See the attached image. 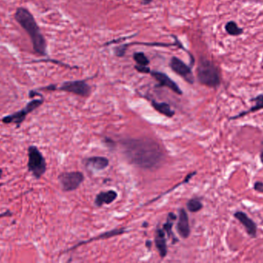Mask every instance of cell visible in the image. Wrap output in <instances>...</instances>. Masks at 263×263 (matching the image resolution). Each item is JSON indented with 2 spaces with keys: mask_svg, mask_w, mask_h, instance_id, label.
Returning a JSON list of instances; mask_svg holds the SVG:
<instances>
[{
  "mask_svg": "<svg viewBox=\"0 0 263 263\" xmlns=\"http://www.w3.org/2000/svg\"><path fill=\"white\" fill-rule=\"evenodd\" d=\"M122 148L129 162L142 169H156L165 159L161 145L149 138L124 140Z\"/></svg>",
  "mask_w": 263,
  "mask_h": 263,
  "instance_id": "obj_1",
  "label": "cell"
},
{
  "mask_svg": "<svg viewBox=\"0 0 263 263\" xmlns=\"http://www.w3.org/2000/svg\"><path fill=\"white\" fill-rule=\"evenodd\" d=\"M14 18L30 37L34 52L39 56H46V40L31 12L20 6L16 9Z\"/></svg>",
  "mask_w": 263,
  "mask_h": 263,
  "instance_id": "obj_2",
  "label": "cell"
},
{
  "mask_svg": "<svg viewBox=\"0 0 263 263\" xmlns=\"http://www.w3.org/2000/svg\"><path fill=\"white\" fill-rule=\"evenodd\" d=\"M197 78L199 83L210 88H217L221 84L220 71L213 62L201 58L197 66Z\"/></svg>",
  "mask_w": 263,
  "mask_h": 263,
  "instance_id": "obj_3",
  "label": "cell"
},
{
  "mask_svg": "<svg viewBox=\"0 0 263 263\" xmlns=\"http://www.w3.org/2000/svg\"><path fill=\"white\" fill-rule=\"evenodd\" d=\"M28 170L36 179L44 176L47 170L46 161L42 152L35 145L28 148Z\"/></svg>",
  "mask_w": 263,
  "mask_h": 263,
  "instance_id": "obj_4",
  "label": "cell"
},
{
  "mask_svg": "<svg viewBox=\"0 0 263 263\" xmlns=\"http://www.w3.org/2000/svg\"><path fill=\"white\" fill-rule=\"evenodd\" d=\"M44 98L32 100L23 109L2 117V122L5 124H16V127H19L21 124L24 122L28 114H30L32 112L39 108L44 104Z\"/></svg>",
  "mask_w": 263,
  "mask_h": 263,
  "instance_id": "obj_5",
  "label": "cell"
},
{
  "mask_svg": "<svg viewBox=\"0 0 263 263\" xmlns=\"http://www.w3.org/2000/svg\"><path fill=\"white\" fill-rule=\"evenodd\" d=\"M58 180L63 192H73L83 183L84 175L80 171L62 172L59 174Z\"/></svg>",
  "mask_w": 263,
  "mask_h": 263,
  "instance_id": "obj_6",
  "label": "cell"
},
{
  "mask_svg": "<svg viewBox=\"0 0 263 263\" xmlns=\"http://www.w3.org/2000/svg\"><path fill=\"white\" fill-rule=\"evenodd\" d=\"M59 91L71 93L80 97H88L91 92L89 85L84 80H74L63 83L59 87Z\"/></svg>",
  "mask_w": 263,
  "mask_h": 263,
  "instance_id": "obj_7",
  "label": "cell"
},
{
  "mask_svg": "<svg viewBox=\"0 0 263 263\" xmlns=\"http://www.w3.org/2000/svg\"><path fill=\"white\" fill-rule=\"evenodd\" d=\"M170 66L173 71L180 77H182L186 82L190 84H193L194 77L192 70L182 60L175 56H173L170 60Z\"/></svg>",
  "mask_w": 263,
  "mask_h": 263,
  "instance_id": "obj_8",
  "label": "cell"
},
{
  "mask_svg": "<svg viewBox=\"0 0 263 263\" xmlns=\"http://www.w3.org/2000/svg\"><path fill=\"white\" fill-rule=\"evenodd\" d=\"M233 216L244 226L246 232L250 237L256 238L257 236V225L252 218L248 216L246 213L242 211H235L233 214Z\"/></svg>",
  "mask_w": 263,
  "mask_h": 263,
  "instance_id": "obj_9",
  "label": "cell"
},
{
  "mask_svg": "<svg viewBox=\"0 0 263 263\" xmlns=\"http://www.w3.org/2000/svg\"><path fill=\"white\" fill-rule=\"evenodd\" d=\"M149 73L159 82V87H167L175 94L182 95V90L180 89L179 87L170 77L166 75V73L159 71H150Z\"/></svg>",
  "mask_w": 263,
  "mask_h": 263,
  "instance_id": "obj_10",
  "label": "cell"
},
{
  "mask_svg": "<svg viewBox=\"0 0 263 263\" xmlns=\"http://www.w3.org/2000/svg\"><path fill=\"white\" fill-rule=\"evenodd\" d=\"M176 229L178 233L183 239H188L191 233L190 225H189V215L185 209L179 210V216L177 222Z\"/></svg>",
  "mask_w": 263,
  "mask_h": 263,
  "instance_id": "obj_11",
  "label": "cell"
},
{
  "mask_svg": "<svg viewBox=\"0 0 263 263\" xmlns=\"http://www.w3.org/2000/svg\"><path fill=\"white\" fill-rule=\"evenodd\" d=\"M109 160L107 158L95 156V157L87 158L84 160V164L88 170H95V171H102L106 169L109 166Z\"/></svg>",
  "mask_w": 263,
  "mask_h": 263,
  "instance_id": "obj_12",
  "label": "cell"
},
{
  "mask_svg": "<svg viewBox=\"0 0 263 263\" xmlns=\"http://www.w3.org/2000/svg\"><path fill=\"white\" fill-rule=\"evenodd\" d=\"M155 243L161 258L164 259L168 253V247L166 242V232L163 228H157L155 237Z\"/></svg>",
  "mask_w": 263,
  "mask_h": 263,
  "instance_id": "obj_13",
  "label": "cell"
},
{
  "mask_svg": "<svg viewBox=\"0 0 263 263\" xmlns=\"http://www.w3.org/2000/svg\"><path fill=\"white\" fill-rule=\"evenodd\" d=\"M118 194L116 191L109 190L99 192L95 199V205L97 207H102L104 205H110L116 200Z\"/></svg>",
  "mask_w": 263,
  "mask_h": 263,
  "instance_id": "obj_14",
  "label": "cell"
},
{
  "mask_svg": "<svg viewBox=\"0 0 263 263\" xmlns=\"http://www.w3.org/2000/svg\"><path fill=\"white\" fill-rule=\"evenodd\" d=\"M127 230L125 228H115L113 230L107 231V232H104V233L101 234V235H98L96 237L92 238L89 240L84 241V242H80L78 245L73 246V248L69 249V250H73V249L78 248L79 246H83V245L87 244L89 242H93V241L101 240V239H107L109 238L115 237V236H118V235H123V234L126 233Z\"/></svg>",
  "mask_w": 263,
  "mask_h": 263,
  "instance_id": "obj_15",
  "label": "cell"
},
{
  "mask_svg": "<svg viewBox=\"0 0 263 263\" xmlns=\"http://www.w3.org/2000/svg\"><path fill=\"white\" fill-rule=\"evenodd\" d=\"M175 219H176V215L175 214H173V212H170L168 214V217H167V221L163 225V230L168 235L169 239H173V243H175V242H178V239L175 238L173 232V223H174V221H175Z\"/></svg>",
  "mask_w": 263,
  "mask_h": 263,
  "instance_id": "obj_16",
  "label": "cell"
},
{
  "mask_svg": "<svg viewBox=\"0 0 263 263\" xmlns=\"http://www.w3.org/2000/svg\"><path fill=\"white\" fill-rule=\"evenodd\" d=\"M152 106L156 111L159 112V113H162L166 117L171 118V117L175 115V111L172 110L170 105H168V104L158 103L156 101H152Z\"/></svg>",
  "mask_w": 263,
  "mask_h": 263,
  "instance_id": "obj_17",
  "label": "cell"
},
{
  "mask_svg": "<svg viewBox=\"0 0 263 263\" xmlns=\"http://www.w3.org/2000/svg\"><path fill=\"white\" fill-rule=\"evenodd\" d=\"M225 30L228 35L233 36V37H238V36L242 35L243 33V29L239 27L237 23H235V21H232V20L228 22L225 24Z\"/></svg>",
  "mask_w": 263,
  "mask_h": 263,
  "instance_id": "obj_18",
  "label": "cell"
},
{
  "mask_svg": "<svg viewBox=\"0 0 263 263\" xmlns=\"http://www.w3.org/2000/svg\"><path fill=\"white\" fill-rule=\"evenodd\" d=\"M186 206L187 209L192 213L198 212V211L202 210L203 208L202 202L199 199H196V198L190 199L189 202H187Z\"/></svg>",
  "mask_w": 263,
  "mask_h": 263,
  "instance_id": "obj_19",
  "label": "cell"
},
{
  "mask_svg": "<svg viewBox=\"0 0 263 263\" xmlns=\"http://www.w3.org/2000/svg\"><path fill=\"white\" fill-rule=\"evenodd\" d=\"M134 60L136 62L137 64L140 66H147L149 64V60L147 56L144 54L143 53H135L133 55Z\"/></svg>",
  "mask_w": 263,
  "mask_h": 263,
  "instance_id": "obj_20",
  "label": "cell"
},
{
  "mask_svg": "<svg viewBox=\"0 0 263 263\" xmlns=\"http://www.w3.org/2000/svg\"><path fill=\"white\" fill-rule=\"evenodd\" d=\"M127 45L120 46V47L116 48V54L118 56H124L125 53H126V51H127Z\"/></svg>",
  "mask_w": 263,
  "mask_h": 263,
  "instance_id": "obj_21",
  "label": "cell"
},
{
  "mask_svg": "<svg viewBox=\"0 0 263 263\" xmlns=\"http://www.w3.org/2000/svg\"><path fill=\"white\" fill-rule=\"evenodd\" d=\"M135 69H136L137 71L139 72V73H149L151 71L150 69L146 66H140V65H138V66H135Z\"/></svg>",
  "mask_w": 263,
  "mask_h": 263,
  "instance_id": "obj_22",
  "label": "cell"
},
{
  "mask_svg": "<svg viewBox=\"0 0 263 263\" xmlns=\"http://www.w3.org/2000/svg\"><path fill=\"white\" fill-rule=\"evenodd\" d=\"M255 190L260 193H263V182L262 181H256L253 185Z\"/></svg>",
  "mask_w": 263,
  "mask_h": 263,
  "instance_id": "obj_23",
  "label": "cell"
},
{
  "mask_svg": "<svg viewBox=\"0 0 263 263\" xmlns=\"http://www.w3.org/2000/svg\"><path fill=\"white\" fill-rule=\"evenodd\" d=\"M260 158L262 164H263V140L262 141L261 151H260Z\"/></svg>",
  "mask_w": 263,
  "mask_h": 263,
  "instance_id": "obj_24",
  "label": "cell"
},
{
  "mask_svg": "<svg viewBox=\"0 0 263 263\" xmlns=\"http://www.w3.org/2000/svg\"><path fill=\"white\" fill-rule=\"evenodd\" d=\"M152 0H142V3L144 5H148V4L152 2Z\"/></svg>",
  "mask_w": 263,
  "mask_h": 263,
  "instance_id": "obj_25",
  "label": "cell"
},
{
  "mask_svg": "<svg viewBox=\"0 0 263 263\" xmlns=\"http://www.w3.org/2000/svg\"><path fill=\"white\" fill-rule=\"evenodd\" d=\"M151 246H152V242H151L150 241H147V242H146V246H147L148 248H151Z\"/></svg>",
  "mask_w": 263,
  "mask_h": 263,
  "instance_id": "obj_26",
  "label": "cell"
}]
</instances>
